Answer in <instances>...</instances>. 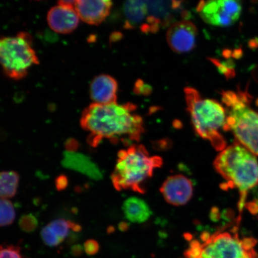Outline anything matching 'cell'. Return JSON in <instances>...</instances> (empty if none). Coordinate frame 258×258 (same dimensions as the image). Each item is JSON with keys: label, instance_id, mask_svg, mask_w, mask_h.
I'll return each mask as SVG.
<instances>
[{"label": "cell", "instance_id": "cell-24", "mask_svg": "<svg viewBox=\"0 0 258 258\" xmlns=\"http://www.w3.org/2000/svg\"><path fill=\"white\" fill-rule=\"evenodd\" d=\"M100 246L98 242L93 239L87 240L84 244V250L88 255H95L99 250Z\"/></svg>", "mask_w": 258, "mask_h": 258}, {"label": "cell", "instance_id": "cell-19", "mask_svg": "<svg viewBox=\"0 0 258 258\" xmlns=\"http://www.w3.org/2000/svg\"><path fill=\"white\" fill-rule=\"evenodd\" d=\"M14 205L8 199H1L0 202V224L2 227L11 225L15 219Z\"/></svg>", "mask_w": 258, "mask_h": 258}, {"label": "cell", "instance_id": "cell-2", "mask_svg": "<svg viewBox=\"0 0 258 258\" xmlns=\"http://www.w3.org/2000/svg\"><path fill=\"white\" fill-rule=\"evenodd\" d=\"M216 171L225 180L224 189L236 188L240 192L241 212L248 192L258 184V161L255 155L235 141L221 151L214 161Z\"/></svg>", "mask_w": 258, "mask_h": 258}, {"label": "cell", "instance_id": "cell-11", "mask_svg": "<svg viewBox=\"0 0 258 258\" xmlns=\"http://www.w3.org/2000/svg\"><path fill=\"white\" fill-rule=\"evenodd\" d=\"M79 16L74 6L58 4L48 12V25L58 34H67L75 31L79 24Z\"/></svg>", "mask_w": 258, "mask_h": 258}, {"label": "cell", "instance_id": "cell-23", "mask_svg": "<svg viewBox=\"0 0 258 258\" xmlns=\"http://www.w3.org/2000/svg\"><path fill=\"white\" fill-rule=\"evenodd\" d=\"M0 258H22L20 248L12 245L2 246Z\"/></svg>", "mask_w": 258, "mask_h": 258}, {"label": "cell", "instance_id": "cell-22", "mask_svg": "<svg viewBox=\"0 0 258 258\" xmlns=\"http://www.w3.org/2000/svg\"><path fill=\"white\" fill-rule=\"evenodd\" d=\"M213 62L217 66L219 72L223 74L227 78H233L235 76L234 63L233 61H231L230 62L222 63H219L217 60L214 59Z\"/></svg>", "mask_w": 258, "mask_h": 258}, {"label": "cell", "instance_id": "cell-26", "mask_svg": "<svg viewBox=\"0 0 258 258\" xmlns=\"http://www.w3.org/2000/svg\"><path fill=\"white\" fill-rule=\"evenodd\" d=\"M56 188L59 191H62L67 188L68 185L67 177L64 175H60L57 177L55 180Z\"/></svg>", "mask_w": 258, "mask_h": 258}, {"label": "cell", "instance_id": "cell-12", "mask_svg": "<svg viewBox=\"0 0 258 258\" xmlns=\"http://www.w3.org/2000/svg\"><path fill=\"white\" fill-rule=\"evenodd\" d=\"M112 6V0H76L74 8L81 20L99 25L109 16Z\"/></svg>", "mask_w": 258, "mask_h": 258}, {"label": "cell", "instance_id": "cell-15", "mask_svg": "<svg viewBox=\"0 0 258 258\" xmlns=\"http://www.w3.org/2000/svg\"><path fill=\"white\" fill-rule=\"evenodd\" d=\"M149 11L147 0H126L123 7L125 28H134L141 25L143 31L150 18Z\"/></svg>", "mask_w": 258, "mask_h": 258}, {"label": "cell", "instance_id": "cell-13", "mask_svg": "<svg viewBox=\"0 0 258 258\" xmlns=\"http://www.w3.org/2000/svg\"><path fill=\"white\" fill-rule=\"evenodd\" d=\"M117 81L107 74L96 76L90 85V98L95 104H109L117 102Z\"/></svg>", "mask_w": 258, "mask_h": 258}, {"label": "cell", "instance_id": "cell-30", "mask_svg": "<svg viewBox=\"0 0 258 258\" xmlns=\"http://www.w3.org/2000/svg\"><path fill=\"white\" fill-rule=\"evenodd\" d=\"M83 248L79 245H76L73 248V253L75 254L76 256H79L81 253H82Z\"/></svg>", "mask_w": 258, "mask_h": 258}, {"label": "cell", "instance_id": "cell-27", "mask_svg": "<svg viewBox=\"0 0 258 258\" xmlns=\"http://www.w3.org/2000/svg\"><path fill=\"white\" fill-rule=\"evenodd\" d=\"M79 143L75 139H69L64 143L67 151H76L79 148Z\"/></svg>", "mask_w": 258, "mask_h": 258}, {"label": "cell", "instance_id": "cell-9", "mask_svg": "<svg viewBox=\"0 0 258 258\" xmlns=\"http://www.w3.org/2000/svg\"><path fill=\"white\" fill-rule=\"evenodd\" d=\"M198 30L192 22L181 21L170 26L167 30V43L177 53H188L196 47Z\"/></svg>", "mask_w": 258, "mask_h": 258}, {"label": "cell", "instance_id": "cell-7", "mask_svg": "<svg viewBox=\"0 0 258 258\" xmlns=\"http://www.w3.org/2000/svg\"><path fill=\"white\" fill-rule=\"evenodd\" d=\"M32 43L31 35L24 32L15 37L2 38L0 57L2 69L10 79H23L32 66L39 63Z\"/></svg>", "mask_w": 258, "mask_h": 258}, {"label": "cell", "instance_id": "cell-6", "mask_svg": "<svg viewBox=\"0 0 258 258\" xmlns=\"http://www.w3.org/2000/svg\"><path fill=\"white\" fill-rule=\"evenodd\" d=\"M221 95L227 112L225 132L231 131L238 143L258 156V112L250 106V96L230 90Z\"/></svg>", "mask_w": 258, "mask_h": 258}, {"label": "cell", "instance_id": "cell-29", "mask_svg": "<svg viewBox=\"0 0 258 258\" xmlns=\"http://www.w3.org/2000/svg\"><path fill=\"white\" fill-rule=\"evenodd\" d=\"M76 0H58V4L74 6Z\"/></svg>", "mask_w": 258, "mask_h": 258}, {"label": "cell", "instance_id": "cell-31", "mask_svg": "<svg viewBox=\"0 0 258 258\" xmlns=\"http://www.w3.org/2000/svg\"><path fill=\"white\" fill-rule=\"evenodd\" d=\"M251 73H252L254 79L258 83V66L253 67L252 70H251Z\"/></svg>", "mask_w": 258, "mask_h": 258}, {"label": "cell", "instance_id": "cell-8", "mask_svg": "<svg viewBox=\"0 0 258 258\" xmlns=\"http://www.w3.org/2000/svg\"><path fill=\"white\" fill-rule=\"evenodd\" d=\"M197 10L206 24L228 27L239 19L242 4L240 0H201Z\"/></svg>", "mask_w": 258, "mask_h": 258}, {"label": "cell", "instance_id": "cell-10", "mask_svg": "<svg viewBox=\"0 0 258 258\" xmlns=\"http://www.w3.org/2000/svg\"><path fill=\"white\" fill-rule=\"evenodd\" d=\"M160 192L170 205L183 206L189 202L193 196L192 182L191 179L180 174L170 176L163 182Z\"/></svg>", "mask_w": 258, "mask_h": 258}, {"label": "cell", "instance_id": "cell-20", "mask_svg": "<svg viewBox=\"0 0 258 258\" xmlns=\"http://www.w3.org/2000/svg\"><path fill=\"white\" fill-rule=\"evenodd\" d=\"M41 237L44 244L50 247H55L62 243L63 240L54 234L47 225L41 231Z\"/></svg>", "mask_w": 258, "mask_h": 258}, {"label": "cell", "instance_id": "cell-14", "mask_svg": "<svg viewBox=\"0 0 258 258\" xmlns=\"http://www.w3.org/2000/svg\"><path fill=\"white\" fill-rule=\"evenodd\" d=\"M61 163L64 168L82 173L90 179L99 180L103 178L99 167L89 157L83 153L76 151H64Z\"/></svg>", "mask_w": 258, "mask_h": 258}, {"label": "cell", "instance_id": "cell-17", "mask_svg": "<svg viewBox=\"0 0 258 258\" xmlns=\"http://www.w3.org/2000/svg\"><path fill=\"white\" fill-rule=\"evenodd\" d=\"M19 176L14 171H5L0 175V195L1 198L9 199L17 192Z\"/></svg>", "mask_w": 258, "mask_h": 258}, {"label": "cell", "instance_id": "cell-28", "mask_svg": "<svg viewBox=\"0 0 258 258\" xmlns=\"http://www.w3.org/2000/svg\"><path fill=\"white\" fill-rule=\"evenodd\" d=\"M249 46L250 48H252V49L258 48V38H254L253 39L250 40L249 43Z\"/></svg>", "mask_w": 258, "mask_h": 258}, {"label": "cell", "instance_id": "cell-3", "mask_svg": "<svg viewBox=\"0 0 258 258\" xmlns=\"http://www.w3.org/2000/svg\"><path fill=\"white\" fill-rule=\"evenodd\" d=\"M187 110L195 130L218 151L227 147L222 131H225L227 112L223 105L215 100L204 98L196 89H184Z\"/></svg>", "mask_w": 258, "mask_h": 258}, {"label": "cell", "instance_id": "cell-18", "mask_svg": "<svg viewBox=\"0 0 258 258\" xmlns=\"http://www.w3.org/2000/svg\"><path fill=\"white\" fill-rule=\"evenodd\" d=\"M47 225L63 241L66 239L71 230L76 232L82 230V227L80 225L62 219L51 221Z\"/></svg>", "mask_w": 258, "mask_h": 258}, {"label": "cell", "instance_id": "cell-4", "mask_svg": "<svg viewBox=\"0 0 258 258\" xmlns=\"http://www.w3.org/2000/svg\"><path fill=\"white\" fill-rule=\"evenodd\" d=\"M162 164V159L159 156H151L144 145H131L118 153L111 177L113 186L117 191L132 189L144 193V183Z\"/></svg>", "mask_w": 258, "mask_h": 258}, {"label": "cell", "instance_id": "cell-1", "mask_svg": "<svg viewBox=\"0 0 258 258\" xmlns=\"http://www.w3.org/2000/svg\"><path fill=\"white\" fill-rule=\"evenodd\" d=\"M137 108L131 102L90 105L80 120L81 126L89 133L88 144L96 147L104 139L114 144L140 141L145 128L143 118L135 112Z\"/></svg>", "mask_w": 258, "mask_h": 258}, {"label": "cell", "instance_id": "cell-16", "mask_svg": "<svg viewBox=\"0 0 258 258\" xmlns=\"http://www.w3.org/2000/svg\"><path fill=\"white\" fill-rule=\"evenodd\" d=\"M122 209L125 218L133 223H144L153 214L149 205L143 199L136 197L125 200Z\"/></svg>", "mask_w": 258, "mask_h": 258}, {"label": "cell", "instance_id": "cell-25", "mask_svg": "<svg viewBox=\"0 0 258 258\" xmlns=\"http://www.w3.org/2000/svg\"><path fill=\"white\" fill-rule=\"evenodd\" d=\"M151 88L141 80H138L135 83L134 92L138 95H148L151 92Z\"/></svg>", "mask_w": 258, "mask_h": 258}, {"label": "cell", "instance_id": "cell-21", "mask_svg": "<svg viewBox=\"0 0 258 258\" xmlns=\"http://www.w3.org/2000/svg\"><path fill=\"white\" fill-rule=\"evenodd\" d=\"M38 222L35 216L32 214L22 216L19 221V226L25 233H32L36 230Z\"/></svg>", "mask_w": 258, "mask_h": 258}, {"label": "cell", "instance_id": "cell-5", "mask_svg": "<svg viewBox=\"0 0 258 258\" xmlns=\"http://www.w3.org/2000/svg\"><path fill=\"white\" fill-rule=\"evenodd\" d=\"M257 241L253 237L240 238L237 229L202 235V241L193 240L184 258H258Z\"/></svg>", "mask_w": 258, "mask_h": 258}]
</instances>
